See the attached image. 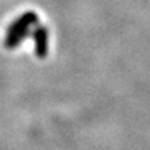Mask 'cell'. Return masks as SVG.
Wrapping results in <instances>:
<instances>
[{
	"instance_id": "cell-1",
	"label": "cell",
	"mask_w": 150,
	"mask_h": 150,
	"mask_svg": "<svg viewBox=\"0 0 150 150\" xmlns=\"http://www.w3.org/2000/svg\"><path fill=\"white\" fill-rule=\"evenodd\" d=\"M38 24V16L33 11H25L24 14L17 17L7 28L4 39V46L7 49H16L20 43L28 36L29 29Z\"/></svg>"
},
{
	"instance_id": "cell-2",
	"label": "cell",
	"mask_w": 150,
	"mask_h": 150,
	"mask_svg": "<svg viewBox=\"0 0 150 150\" xmlns=\"http://www.w3.org/2000/svg\"><path fill=\"white\" fill-rule=\"evenodd\" d=\"M35 42V54L39 59H45L49 52V31L46 27L36 25L32 32Z\"/></svg>"
}]
</instances>
